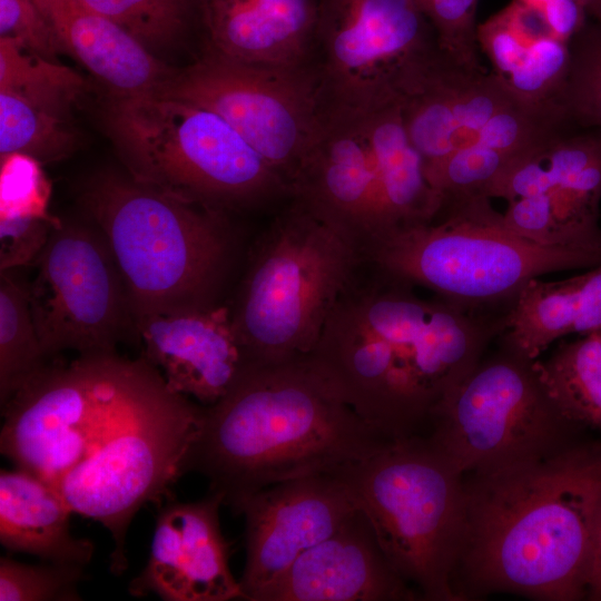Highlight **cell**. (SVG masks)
<instances>
[{
	"label": "cell",
	"instance_id": "6da1fadb",
	"mask_svg": "<svg viewBox=\"0 0 601 601\" xmlns=\"http://www.w3.org/2000/svg\"><path fill=\"white\" fill-rule=\"evenodd\" d=\"M362 258L307 355L343 398L391 440L420 435L477 365L508 316L471 313Z\"/></svg>",
	"mask_w": 601,
	"mask_h": 601
},
{
	"label": "cell",
	"instance_id": "7a4b0ae2",
	"mask_svg": "<svg viewBox=\"0 0 601 601\" xmlns=\"http://www.w3.org/2000/svg\"><path fill=\"white\" fill-rule=\"evenodd\" d=\"M391 439L370 425L307 356L249 364L219 401L203 406L183 472H195L234 513L270 485L333 473Z\"/></svg>",
	"mask_w": 601,
	"mask_h": 601
},
{
	"label": "cell",
	"instance_id": "3957f363",
	"mask_svg": "<svg viewBox=\"0 0 601 601\" xmlns=\"http://www.w3.org/2000/svg\"><path fill=\"white\" fill-rule=\"evenodd\" d=\"M464 483L466 529L456 573L465 597H587L601 446L565 444L535 460L472 473Z\"/></svg>",
	"mask_w": 601,
	"mask_h": 601
},
{
	"label": "cell",
	"instance_id": "277c9868",
	"mask_svg": "<svg viewBox=\"0 0 601 601\" xmlns=\"http://www.w3.org/2000/svg\"><path fill=\"white\" fill-rule=\"evenodd\" d=\"M81 204L106 239L124 280L134 322L223 303L237 236L228 213L104 171Z\"/></svg>",
	"mask_w": 601,
	"mask_h": 601
},
{
	"label": "cell",
	"instance_id": "5b68a950",
	"mask_svg": "<svg viewBox=\"0 0 601 601\" xmlns=\"http://www.w3.org/2000/svg\"><path fill=\"white\" fill-rule=\"evenodd\" d=\"M362 258L347 231L292 197L254 242L228 304L249 363L307 356Z\"/></svg>",
	"mask_w": 601,
	"mask_h": 601
},
{
	"label": "cell",
	"instance_id": "8992f818",
	"mask_svg": "<svg viewBox=\"0 0 601 601\" xmlns=\"http://www.w3.org/2000/svg\"><path fill=\"white\" fill-rule=\"evenodd\" d=\"M364 258L447 303L509 315L532 279L601 266V252L541 245L508 230L489 198L444 206L430 223L367 242Z\"/></svg>",
	"mask_w": 601,
	"mask_h": 601
},
{
	"label": "cell",
	"instance_id": "52a82bcc",
	"mask_svg": "<svg viewBox=\"0 0 601 601\" xmlns=\"http://www.w3.org/2000/svg\"><path fill=\"white\" fill-rule=\"evenodd\" d=\"M107 128L128 175L226 213L290 198L289 183L224 118L158 91L114 97Z\"/></svg>",
	"mask_w": 601,
	"mask_h": 601
},
{
	"label": "cell",
	"instance_id": "ba28073f",
	"mask_svg": "<svg viewBox=\"0 0 601 601\" xmlns=\"http://www.w3.org/2000/svg\"><path fill=\"white\" fill-rule=\"evenodd\" d=\"M333 474L368 518L394 571L422 599L462 600L455 574L466 529L464 475L427 436L393 440Z\"/></svg>",
	"mask_w": 601,
	"mask_h": 601
},
{
	"label": "cell",
	"instance_id": "9c48e42d",
	"mask_svg": "<svg viewBox=\"0 0 601 601\" xmlns=\"http://www.w3.org/2000/svg\"><path fill=\"white\" fill-rule=\"evenodd\" d=\"M203 406L171 391L154 366L88 455L56 484L73 513L110 533V571L127 569L126 534L136 513L183 474Z\"/></svg>",
	"mask_w": 601,
	"mask_h": 601
},
{
	"label": "cell",
	"instance_id": "30bf717a",
	"mask_svg": "<svg viewBox=\"0 0 601 601\" xmlns=\"http://www.w3.org/2000/svg\"><path fill=\"white\" fill-rule=\"evenodd\" d=\"M154 365L117 353L46 364L2 406L1 453L56 484L92 450Z\"/></svg>",
	"mask_w": 601,
	"mask_h": 601
},
{
	"label": "cell",
	"instance_id": "8fae6325",
	"mask_svg": "<svg viewBox=\"0 0 601 601\" xmlns=\"http://www.w3.org/2000/svg\"><path fill=\"white\" fill-rule=\"evenodd\" d=\"M497 342L431 415L427 437L462 475L542 457L565 445L573 426L545 392L534 359Z\"/></svg>",
	"mask_w": 601,
	"mask_h": 601
},
{
	"label": "cell",
	"instance_id": "7c38bea8",
	"mask_svg": "<svg viewBox=\"0 0 601 601\" xmlns=\"http://www.w3.org/2000/svg\"><path fill=\"white\" fill-rule=\"evenodd\" d=\"M312 68L323 116H365L398 99L404 72L436 48L416 0H317Z\"/></svg>",
	"mask_w": 601,
	"mask_h": 601
},
{
	"label": "cell",
	"instance_id": "4fadbf2b",
	"mask_svg": "<svg viewBox=\"0 0 601 601\" xmlns=\"http://www.w3.org/2000/svg\"><path fill=\"white\" fill-rule=\"evenodd\" d=\"M224 118L290 185L319 131L323 111L312 69L243 63L207 50L158 90Z\"/></svg>",
	"mask_w": 601,
	"mask_h": 601
},
{
	"label": "cell",
	"instance_id": "5bb4252c",
	"mask_svg": "<svg viewBox=\"0 0 601 601\" xmlns=\"http://www.w3.org/2000/svg\"><path fill=\"white\" fill-rule=\"evenodd\" d=\"M29 304L46 356L116 353L132 319L111 250L90 223L63 221L33 263Z\"/></svg>",
	"mask_w": 601,
	"mask_h": 601
},
{
	"label": "cell",
	"instance_id": "9a60e30c",
	"mask_svg": "<svg viewBox=\"0 0 601 601\" xmlns=\"http://www.w3.org/2000/svg\"><path fill=\"white\" fill-rule=\"evenodd\" d=\"M356 509L333 473L280 482L244 500L235 511L245 520L246 559L239 579L244 600L256 601L304 552L334 534Z\"/></svg>",
	"mask_w": 601,
	"mask_h": 601
},
{
	"label": "cell",
	"instance_id": "2e32d148",
	"mask_svg": "<svg viewBox=\"0 0 601 601\" xmlns=\"http://www.w3.org/2000/svg\"><path fill=\"white\" fill-rule=\"evenodd\" d=\"M397 93L405 130L425 166L474 144L493 117L521 104L492 72L465 68L437 47L405 71Z\"/></svg>",
	"mask_w": 601,
	"mask_h": 601
},
{
	"label": "cell",
	"instance_id": "e0dca14e",
	"mask_svg": "<svg viewBox=\"0 0 601 601\" xmlns=\"http://www.w3.org/2000/svg\"><path fill=\"white\" fill-rule=\"evenodd\" d=\"M542 159L545 191L509 201L503 227L541 245L601 252V129L559 134Z\"/></svg>",
	"mask_w": 601,
	"mask_h": 601
},
{
	"label": "cell",
	"instance_id": "ac0fdd59",
	"mask_svg": "<svg viewBox=\"0 0 601 601\" xmlns=\"http://www.w3.org/2000/svg\"><path fill=\"white\" fill-rule=\"evenodd\" d=\"M223 496L209 492L193 502L170 503L159 512L149 558L128 587L135 597L166 601L244 600L229 565L230 549L219 511Z\"/></svg>",
	"mask_w": 601,
	"mask_h": 601
},
{
	"label": "cell",
	"instance_id": "d6986e66",
	"mask_svg": "<svg viewBox=\"0 0 601 601\" xmlns=\"http://www.w3.org/2000/svg\"><path fill=\"white\" fill-rule=\"evenodd\" d=\"M134 327L168 387L205 406L226 395L250 364L226 303L142 316Z\"/></svg>",
	"mask_w": 601,
	"mask_h": 601
},
{
	"label": "cell",
	"instance_id": "ffe728a7",
	"mask_svg": "<svg viewBox=\"0 0 601 601\" xmlns=\"http://www.w3.org/2000/svg\"><path fill=\"white\" fill-rule=\"evenodd\" d=\"M418 597L394 571L368 518L357 508L256 601H398Z\"/></svg>",
	"mask_w": 601,
	"mask_h": 601
},
{
	"label": "cell",
	"instance_id": "44dd1931",
	"mask_svg": "<svg viewBox=\"0 0 601 601\" xmlns=\"http://www.w3.org/2000/svg\"><path fill=\"white\" fill-rule=\"evenodd\" d=\"M367 115L323 116L292 194L347 231L361 249L375 230L378 186Z\"/></svg>",
	"mask_w": 601,
	"mask_h": 601
},
{
	"label": "cell",
	"instance_id": "7402d4cb",
	"mask_svg": "<svg viewBox=\"0 0 601 601\" xmlns=\"http://www.w3.org/2000/svg\"><path fill=\"white\" fill-rule=\"evenodd\" d=\"M208 50L243 63L312 69L317 0H200Z\"/></svg>",
	"mask_w": 601,
	"mask_h": 601
},
{
	"label": "cell",
	"instance_id": "603a6c76",
	"mask_svg": "<svg viewBox=\"0 0 601 601\" xmlns=\"http://www.w3.org/2000/svg\"><path fill=\"white\" fill-rule=\"evenodd\" d=\"M62 52L105 85L114 97L158 91L174 69L83 0H33Z\"/></svg>",
	"mask_w": 601,
	"mask_h": 601
},
{
	"label": "cell",
	"instance_id": "cb8c5ba5",
	"mask_svg": "<svg viewBox=\"0 0 601 601\" xmlns=\"http://www.w3.org/2000/svg\"><path fill=\"white\" fill-rule=\"evenodd\" d=\"M480 50L492 73L521 104L560 105L571 68V46L514 0L477 24Z\"/></svg>",
	"mask_w": 601,
	"mask_h": 601
},
{
	"label": "cell",
	"instance_id": "d4e9b609",
	"mask_svg": "<svg viewBox=\"0 0 601 601\" xmlns=\"http://www.w3.org/2000/svg\"><path fill=\"white\" fill-rule=\"evenodd\" d=\"M72 510L59 490L21 469L0 473V542L43 561L86 566L95 544L70 530Z\"/></svg>",
	"mask_w": 601,
	"mask_h": 601
},
{
	"label": "cell",
	"instance_id": "484cf974",
	"mask_svg": "<svg viewBox=\"0 0 601 601\" xmlns=\"http://www.w3.org/2000/svg\"><path fill=\"white\" fill-rule=\"evenodd\" d=\"M367 131L378 181L376 225L367 242L395 229L432 221L441 211L442 198L431 186L424 159L405 130L400 99L370 112Z\"/></svg>",
	"mask_w": 601,
	"mask_h": 601
},
{
	"label": "cell",
	"instance_id": "4316f807",
	"mask_svg": "<svg viewBox=\"0 0 601 601\" xmlns=\"http://www.w3.org/2000/svg\"><path fill=\"white\" fill-rule=\"evenodd\" d=\"M601 329V266L561 280H530L520 292L500 335L529 359L556 341Z\"/></svg>",
	"mask_w": 601,
	"mask_h": 601
},
{
	"label": "cell",
	"instance_id": "83f0119b",
	"mask_svg": "<svg viewBox=\"0 0 601 601\" xmlns=\"http://www.w3.org/2000/svg\"><path fill=\"white\" fill-rule=\"evenodd\" d=\"M38 161L1 158L0 270L33 264L60 219L48 211L50 187Z\"/></svg>",
	"mask_w": 601,
	"mask_h": 601
},
{
	"label": "cell",
	"instance_id": "f1b7e54d",
	"mask_svg": "<svg viewBox=\"0 0 601 601\" xmlns=\"http://www.w3.org/2000/svg\"><path fill=\"white\" fill-rule=\"evenodd\" d=\"M533 365L562 416L601 433V329L560 343Z\"/></svg>",
	"mask_w": 601,
	"mask_h": 601
},
{
	"label": "cell",
	"instance_id": "f546056e",
	"mask_svg": "<svg viewBox=\"0 0 601 601\" xmlns=\"http://www.w3.org/2000/svg\"><path fill=\"white\" fill-rule=\"evenodd\" d=\"M0 275L1 407L47 364L32 318L28 284L12 273Z\"/></svg>",
	"mask_w": 601,
	"mask_h": 601
},
{
	"label": "cell",
	"instance_id": "4dcf8cb0",
	"mask_svg": "<svg viewBox=\"0 0 601 601\" xmlns=\"http://www.w3.org/2000/svg\"><path fill=\"white\" fill-rule=\"evenodd\" d=\"M77 144L70 117L0 90V155H22L39 164L69 156Z\"/></svg>",
	"mask_w": 601,
	"mask_h": 601
},
{
	"label": "cell",
	"instance_id": "1f68e13d",
	"mask_svg": "<svg viewBox=\"0 0 601 601\" xmlns=\"http://www.w3.org/2000/svg\"><path fill=\"white\" fill-rule=\"evenodd\" d=\"M0 90L70 117L85 80L58 61L0 38Z\"/></svg>",
	"mask_w": 601,
	"mask_h": 601
},
{
	"label": "cell",
	"instance_id": "d6a6232c",
	"mask_svg": "<svg viewBox=\"0 0 601 601\" xmlns=\"http://www.w3.org/2000/svg\"><path fill=\"white\" fill-rule=\"evenodd\" d=\"M150 51L171 45L186 28L191 0H83Z\"/></svg>",
	"mask_w": 601,
	"mask_h": 601
},
{
	"label": "cell",
	"instance_id": "836d02e7",
	"mask_svg": "<svg viewBox=\"0 0 601 601\" xmlns=\"http://www.w3.org/2000/svg\"><path fill=\"white\" fill-rule=\"evenodd\" d=\"M571 68L561 106L571 122L601 129V23H588L571 40Z\"/></svg>",
	"mask_w": 601,
	"mask_h": 601
},
{
	"label": "cell",
	"instance_id": "e575fe53",
	"mask_svg": "<svg viewBox=\"0 0 601 601\" xmlns=\"http://www.w3.org/2000/svg\"><path fill=\"white\" fill-rule=\"evenodd\" d=\"M82 565L45 561L27 564L0 558V601H78Z\"/></svg>",
	"mask_w": 601,
	"mask_h": 601
},
{
	"label": "cell",
	"instance_id": "d590c367",
	"mask_svg": "<svg viewBox=\"0 0 601 601\" xmlns=\"http://www.w3.org/2000/svg\"><path fill=\"white\" fill-rule=\"evenodd\" d=\"M430 22L437 48L451 60L474 70H485L480 58L479 0H416Z\"/></svg>",
	"mask_w": 601,
	"mask_h": 601
},
{
	"label": "cell",
	"instance_id": "8d00e7d4",
	"mask_svg": "<svg viewBox=\"0 0 601 601\" xmlns=\"http://www.w3.org/2000/svg\"><path fill=\"white\" fill-rule=\"evenodd\" d=\"M0 38L57 61L61 47L33 0H0Z\"/></svg>",
	"mask_w": 601,
	"mask_h": 601
},
{
	"label": "cell",
	"instance_id": "74e56055",
	"mask_svg": "<svg viewBox=\"0 0 601 601\" xmlns=\"http://www.w3.org/2000/svg\"><path fill=\"white\" fill-rule=\"evenodd\" d=\"M514 1L535 12L555 37L566 42H571L587 24L584 0Z\"/></svg>",
	"mask_w": 601,
	"mask_h": 601
},
{
	"label": "cell",
	"instance_id": "f35d334b",
	"mask_svg": "<svg viewBox=\"0 0 601 601\" xmlns=\"http://www.w3.org/2000/svg\"><path fill=\"white\" fill-rule=\"evenodd\" d=\"M587 597L591 600L601 601V496L598 503L591 534L587 573Z\"/></svg>",
	"mask_w": 601,
	"mask_h": 601
},
{
	"label": "cell",
	"instance_id": "ab89813d",
	"mask_svg": "<svg viewBox=\"0 0 601 601\" xmlns=\"http://www.w3.org/2000/svg\"><path fill=\"white\" fill-rule=\"evenodd\" d=\"M588 14L601 23V0H584Z\"/></svg>",
	"mask_w": 601,
	"mask_h": 601
}]
</instances>
